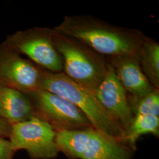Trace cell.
Here are the masks:
<instances>
[{"instance_id": "6da1fadb", "label": "cell", "mask_w": 159, "mask_h": 159, "mask_svg": "<svg viewBox=\"0 0 159 159\" xmlns=\"http://www.w3.org/2000/svg\"><path fill=\"white\" fill-rule=\"evenodd\" d=\"M54 30L110 58L137 56L144 37L137 30L114 26L87 16H66Z\"/></svg>"}, {"instance_id": "7a4b0ae2", "label": "cell", "mask_w": 159, "mask_h": 159, "mask_svg": "<svg viewBox=\"0 0 159 159\" xmlns=\"http://www.w3.org/2000/svg\"><path fill=\"white\" fill-rule=\"evenodd\" d=\"M40 90L68 100L85 114L94 129L125 143V131L102 108L95 94L69 79L63 72L54 73L43 69Z\"/></svg>"}, {"instance_id": "3957f363", "label": "cell", "mask_w": 159, "mask_h": 159, "mask_svg": "<svg viewBox=\"0 0 159 159\" xmlns=\"http://www.w3.org/2000/svg\"><path fill=\"white\" fill-rule=\"evenodd\" d=\"M55 45L63 59V72L69 79L94 93L104 78L108 63L78 40L53 29Z\"/></svg>"}, {"instance_id": "277c9868", "label": "cell", "mask_w": 159, "mask_h": 159, "mask_svg": "<svg viewBox=\"0 0 159 159\" xmlns=\"http://www.w3.org/2000/svg\"><path fill=\"white\" fill-rule=\"evenodd\" d=\"M3 45L40 68L54 73L63 72V59L55 45L53 30L35 27L8 35Z\"/></svg>"}, {"instance_id": "5b68a950", "label": "cell", "mask_w": 159, "mask_h": 159, "mask_svg": "<svg viewBox=\"0 0 159 159\" xmlns=\"http://www.w3.org/2000/svg\"><path fill=\"white\" fill-rule=\"evenodd\" d=\"M28 96L34 107V116L46 121L56 132L93 127L81 110L63 97L43 90Z\"/></svg>"}, {"instance_id": "8992f818", "label": "cell", "mask_w": 159, "mask_h": 159, "mask_svg": "<svg viewBox=\"0 0 159 159\" xmlns=\"http://www.w3.org/2000/svg\"><path fill=\"white\" fill-rule=\"evenodd\" d=\"M56 131L46 121L33 116L11 125L8 140L13 150H24L31 159H55L59 153Z\"/></svg>"}, {"instance_id": "52a82bcc", "label": "cell", "mask_w": 159, "mask_h": 159, "mask_svg": "<svg viewBox=\"0 0 159 159\" xmlns=\"http://www.w3.org/2000/svg\"><path fill=\"white\" fill-rule=\"evenodd\" d=\"M43 69L0 44V85L29 94L40 89Z\"/></svg>"}, {"instance_id": "ba28073f", "label": "cell", "mask_w": 159, "mask_h": 159, "mask_svg": "<svg viewBox=\"0 0 159 159\" xmlns=\"http://www.w3.org/2000/svg\"><path fill=\"white\" fill-rule=\"evenodd\" d=\"M94 94L104 110L125 132L134 116L131 111L128 94L109 63L106 74Z\"/></svg>"}, {"instance_id": "9c48e42d", "label": "cell", "mask_w": 159, "mask_h": 159, "mask_svg": "<svg viewBox=\"0 0 159 159\" xmlns=\"http://www.w3.org/2000/svg\"><path fill=\"white\" fill-rule=\"evenodd\" d=\"M128 96L141 97L157 89L143 73L136 57L122 56L110 58L108 63Z\"/></svg>"}, {"instance_id": "30bf717a", "label": "cell", "mask_w": 159, "mask_h": 159, "mask_svg": "<svg viewBox=\"0 0 159 159\" xmlns=\"http://www.w3.org/2000/svg\"><path fill=\"white\" fill-rule=\"evenodd\" d=\"M34 110L29 96L21 91L0 85V119L13 125L31 119Z\"/></svg>"}, {"instance_id": "8fae6325", "label": "cell", "mask_w": 159, "mask_h": 159, "mask_svg": "<svg viewBox=\"0 0 159 159\" xmlns=\"http://www.w3.org/2000/svg\"><path fill=\"white\" fill-rule=\"evenodd\" d=\"M133 151L125 143L94 129L80 159H130Z\"/></svg>"}, {"instance_id": "7c38bea8", "label": "cell", "mask_w": 159, "mask_h": 159, "mask_svg": "<svg viewBox=\"0 0 159 159\" xmlns=\"http://www.w3.org/2000/svg\"><path fill=\"white\" fill-rule=\"evenodd\" d=\"M94 128L56 132V143L60 152L70 159H80L91 137Z\"/></svg>"}, {"instance_id": "4fadbf2b", "label": "cell", "mask_w": 159, "mask_h": 159, "mask_svg": "<svg viewBox=\"0 0 159 159\" xmlns=\"http://www.w3.org/2000/svg\"><path fill=\"white\" fill-rule=\"evenodd\" d=\"M137 58L143 72L154 88H159V44L144 36Z\"/></svg>"}, {"instance_id": "5bb4252c", "label": "cell", "mask_w": 159, "mask_h": 159, "mask_svg": "<svg viewBox=\"0 0 159 159\" xmlns=\"http://www.w3.org/2000/svg\"><path fill=\"white\" fill-rule=\"evenodd\" d=\"M146 134L159 136V117L153 115L134 116L130 125L125 131V143L134 150L138 139Z\"/></svg>"}, {"instance_id": "9a60e30c", "label": "cell", "mask_w": 159, "mask_h": 159, "mask_svg": "<svg viewBox=\"0 0 159 159\" xmlns=\"http://www.w3.org/2000/svg\"><path fill=\"white\" fill-rule=\"evenodd\" d=\"M128 98L134 116L153 115L159 117V89H156L143 96H128Z\"/></svg>"}, {"instance_id": "2e32d148", "label": "cell", "mask_w": 159, "mask_h": 159, "mask_svg": "<svg viewBox=\"0 0 159 159\" xmlns=\"http://www.w3.org/2000/svg\"><path fill=\"white\" fill-rule=\"evenodd\" d=\"M16 153L8 139L0 137V159H14Z\"/></svg>"}, {"instance_id": "e0dca14e", "label": "cell", "mask_w": 159, "mask_h": 159, "mask_svg": "<svg viewBox=\"0 0 159 159\" xmlns=\"http://www.w3.org/2000/svg\"><path fill=\"white\" fill-rule=\"evenodd\" d=\"M11 129V125L0 119V137L8 139Z\"/></svg>"}]
</instances>
